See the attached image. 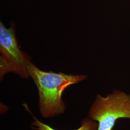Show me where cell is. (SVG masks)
Instances as JSON below:
<instances>
[{"label": "cell", "mask_w": 130, "mask_h": 130, "mask_svg": "<svg viewBox=\"0 0 130 130\" xmlns=\"http://www.w3.org/2000/svg\"><path fill=\"white\" fill-rule=\"evenodd\" d=\"M32 128L36 130H57L51 127L50 126L42 123L36 118L33 116L31 123ZM98 127V122L93 121L88 117L84 119L81 122V126L76 130H97Z\"/></svg>", "instance_id": "277c9868"}, {"label": "cell", "mask_w": 130, "mask_h": 130, "mask_svg": "<svg viewBox=\"0 0 130 130\" xmlns=\"http://www.w3.org/2000/svg\"><path fill=\"white\" fill-rule=\"evenodd\" d=\"M28 74L37 86L39 107L42 117L51 118L64 113L66 105L62 93L70 85L78 84L87 79L86 75L66 74L44 71L30 62L28 66Z\"/></svg>", "instance_id": "6da1fadb"}, {"label": "cell", "mask_w": 130, "mask_h": 130, "mask_svg": "<svg viewBox=\"0 0 130 130\" xmlns=\"http://www.w3.org/2000/svg\"><path fill=\"white\" fill-rule=\"evenodd\" d=\"M0 79L2 80L5 75L14 72L23 79L28 78V66L31 62L29 56L21 51L15 34V26L9 28L0 23Z\"/></svg>", "instance_id": "3957f363"}, {"label": "cell", "mask_w": 130, "mask_h": 130, "mask_svg": "<svg viewBox=\"0 0 130 130\" xmlns=\"http://www.w3.org/2000/svg\"><path fill=\"white\" fill-rule=\"evenodd\" d=\"M88 117L98 122L97 130H113L118 120L130 119V94L120 90H115L106 96L98 94Z\"/></svg>", "instance_id": "7a4b0ae2"}]
</instances>
